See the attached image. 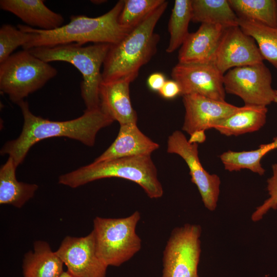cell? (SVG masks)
Here are the masks:
<instances>
[{
  "label": "cell",
  "mask_w": 277,
  "mask_h": 277,
  "mask_svg": "<svg viewBox=\"0 0 277 277\" xmlns=\"http://www.w3.org/2000/svg\"><path fill=\"white\" fill-rule=\"evenodd\" d=\"M17 105L24 119L22 132L17 138L6 142L1 149V154H8L17 167L33 145L42 140L66 137L92 147L97 132L114 121L100 108L85 110L82 115L71 120L53 121L33 114L27 101H22Z\"/></svg>",
  "instance_id": "obj_1"
},
{
  "label": "cell",
  "mask_w": 277,
  "mask_h": 277,
  "mask_svg": "<svg viewBox=\"0 0 277 277\" xmlns=\"http://www.w3.org/2000/svg\"><path fill=\"white\" fill-rule=\"evenodd\" d=\"M124 4V1H119L107 13L96 17L72 15L68 24L52 30H40L18 24V29L31 34L30 41L22 48L30 50L72 43L83 46L88 42L116 44L130 32L118 23Z\"/></svg>",
  "instance_id": "obj_2"
},
{
  "label": "cell",
  "mask_w": 277,
  "mask_h": 277,
  "mask_svg": "<svg viewBox=\"0 0 277 277\" xmlns=\"http://www.w3.org/2000/svg\"><path fill=\"white\" fill-rule=\"evenodd\" d=\"M167 5L165 1L120 42L110 45L103 65L102 82L135 79L141 67L156 52L160 35L154 30Z\"/></svg>",
  "instance_id": "obj_3"
},
{
  "label": "cell",
  "mask_w": 277,
  "mask_h": 277,
  "mask_svg": "<svg viewBox=\"0 0 277 277\" xmlns=\"http://www.w3.org/2000/svg\"><path fill=\"white\" fill-rule=\"evenodd\" d=\"M118 177L139 185L151 199L161 197L163 188L150 155H138L93 163L60 175L58 183L75 188L104 178Z\"/></svg>",
  "instance_id": "obj_4"
},
{
  "label": "cell",
  "mask_w": 277,
  "mask_h": 277,
  "mask_svg": "<svg viewBox=\"0 0 277 277\" xmlns=\"http://www.w3.org/2000/svg\"><path fill=\"white\" fill-rule=\"evenodd\" d=\"M110 45L98 43L83 46L72 43L27 50L47 63L65 62L77 68L83 76L81 91L86 110H91L100 108L99 89L102 82L101 68Z\"/></svg>",
  "instance_id": "obj_5"
},
{
  "label": "cell",
  "mask_w": 277,
  "mask_h": 277,
  "mask_svg": "<svg viewBox=\"0 0 277 277\" xmlns=\"http://www.w3.org/2000/svg\"><path fill=\"white\" fill-rule=\"evenodd\" d=\"M140 219L138 211L125 217L94 219L92 232L96 253L108 267L120 266L140 250L142 240L136 232Z\"/></svg>",
  "instance_id": "obj_6"
},
{
  "label": "cell",
  "mask_w": 277,
  "mask_h": 277,
  "mask_svg": "<svg viewBox=\"0 0 277 277\" xmlns=\"http://www.w3.org/2000/svg\"><path fill=\"white\" fill-rule=\"evenodd\" d=\"M57 73L56 69L48 63L23 49L0 63V90L17 104Z\"/></svg>",
  "instance_id": "obj_7"
},
{
  "label": "cell",
  "mask_w": 277,
  "mask_h": 277,
  "mask_svg": "<svg viewBox=\"0 0 277 277\" xmlns=\"http://www.w3.org/2000/svg\"><path fill=\"white\" fill-rule=\"evenodd\" d=\"M201 227L186 224L172 230L163 253L162 277H199Z\"/></svg>",
  "instance_id": "obj_8"
},
{
  "label": "cell",
  "mask_w": 277,
  "mask_h": 277,
  "mask_svg": "<svg viewBox=\"0 0 277 277\" xmlns=\"http://www.w3.org/2000/svg\"><path fill=\"white\" fill-rule=\"evenodd\" d=\"M272 80L270 70L263 62L229 70L224 74L223 84L226 93L238 96L245 105L266 107L275 96Z\"/></svg>",
  "instance_id": "obj_9"
},
{
  "label": "cell",
  "mask_w": 277,
  "mask_h": 277,
  "mask_svg": "<svg viewBox=\"0 0 277 277\" xmlns=\"http://www.w3.org/2000/svg\"><path fill=\"white\" fill-rule=\"evenodd\" d=\"M167 152L180 155L188 166L191 182L197 187L202 201L208 210L215 209L220 193V177L210 174L203 167L199 157L198 144H191L180 131H174L167 143Z\"/></svg>",
  "instance_id": "obj_10"
},
{
  "label": "cell",
  "mask_w": 277,
  "mask_h": 277,
  "mask_svg": "<svg viewBox=\"0 0 277 277\" xmlns=\"http://www.w3.org/2000/svg\"><path fill=\"white\" fill-rule=\"evenodd\" d=\"M172 80L180 86L181 95L198 94L219 101H225L223 74L213 62L178 63L172 69Z\"/></svg>",
  "instance_id": "obj_11"
},
{
  "label": "cell",
  "mask_w": 277,
  "mask_h": 277,
  "mask_svg": "<svg viewBox=\"0 0 277 277\" xmlns=\"http://www.w3.org/2000/svg\"><path fill=\"white\" fill-rule=\"evenodd\" d=\"M55 252L73 277H106L108 266L97 254L92 231L85 236H66Z\"/></svg>",
  "instance_id": "obj_12"
},
{
  "label": "cell",
  "mask_w": 277,
  "mask_h": 277,
  "mask_svg": "<svg viewBox=\"0 0 277 277\" xmlns=\"http://www.w3.org/2000/svg\"><path fill=\"white\" fill-rule=\"evenodd\" d=\"M263 60L255 40L236 26L225 29L213 63L224 74L232 68L263 63Z\"/></svg>",
  "instance_id": "obj_13"
},
{
  "label": "cell",
  "mask_w": 277,
  "mask_h": 277,
  "mask_svg": "<svg viewBox=\"0 0 277 277\" xmlns=\"http://www.w3.org/2000/svg\"><path fill=\"white\" fill-rule=\"evenodd\" d=\"M183 102L185 114L182 130L189 135L197 130L213 128L239 108L198 94L183 95Z\"/></svg>",
  "instance_id": "obj_14"
},
{
  "label": "cell",
  "mask_w": 277,
  "mask_h": 277,
  "mask_svg": "<svg viewBox=\"0 0 277 277\" xmlns=\"http://www.w3.org/2000/svg\"><path fill=\"white\" fill-rule=\"evenodd\" d=\"M225 29L220 25L201 24L196 31L189 33L181 46L179 63L213 62Z\"/></svg>",
  "instance_id": "obj_15"
},
{
  "label": "cell",
  "mask_w": 277,
  "mask_h": 277,
  "mask_svg": "<svg viewBox=\"0 0 277 277\" xmlns=\"http://www.w3.org/2000/svg\"><path fill=\"white\" fill-rule=\"evenodd\" d=\"M129 78L102 82L99 89L100 108L120 125L137 123V114L130 100Z\"/></svg>",
  "instance_id": "obj_16"
},
{
  "label": "cell",
  "mask_w": 277,
  "mask_h": 277,
  "mask_svg": "<svg viewBox=\"0 0 277 277\" xmlns=\"http://www.w3.org/2000/svg\"><path fill=\"white\" fill-rule=\"evenodd\" d=\"M160 145L144 134L137 126V123L120 125L114 141L94 162L108 160L150 155Z\"/></svg>",
  "instance_id": "obj_17"
},
{
  "label": "cell",
  "mask_w": 277,
  "mask_h": 277,
  "mask_svg": "<svg viewBox=\"0 0 277 277\" xmlns=\"http://www.w3.org/2000/svg\"><path fill=\"white\" fill-rule=\"evenodd\" d=\"M0 8L18 17L27 26L37 29H56L64 22L63 16L50 9L43 0H1Z\"/></svg>",
  "instance_id": "obj_18"
},
{
  "label": "cell",
  "mask_w": 277,
  "mask_h": 277,
  "mask_svg": "<svg viewBox=\"0 0 277 277\" xmlns=\"http://www.w3.org/2000/svg\"><path fill=\"white\" fill-rule=\"evenodd\" d=\"M63 265L48 242L36 241L33 243V250L24 255L23 275V277H59L64 272Z\"/></svg>",
  "instance_id": "obj_19"
},
{
  "label": "cell",
  "mask_w": 277,
  "mask_h": 277,
  "mask_svg": "<svg viewBox=\"0 0 277 277\" xmlns=\"http://www.w3.org/2000/svg\"><path fill=\"white\" fill-rule=\"evenodd\" d=\"M267 111L266 106L245 105L217 123L213 128L226 136H238L256 131L266 123Z\"/></svg>",
  "instance_id": "obj_20"
},
{
  "label": "cell",
  "mask_w": 277,
  "mask_h": 277,
  "mask_svg": "<svg viewBox=\"0 0 277 277\" xmlns=\"http://www.w3.org/2000/svg\"><path fill=\"white\" fill-rule=\"evenodd\" d=\"M16 168L13 159L9 156L0 169V204L21 208L33 197L38 186L18 181Z\"/></svg>",
  "instance_id": "obj_21"
},
{
  "label": "cell",
  "mask_w": 277,
  "mask_h": 277,
  "mask_svg": "<svg viewBox=\"0 0 277 277\" xmlns=\"http://www.w3.org/2000/svg\"><path fill=\"white\" fill-rule=\"evenodd\" d=\"M194 23L220 25L227 28L239 26L238 18L228 0H192Z\"/></svg>",
  "instance_id": "obj_22"
},
{
  "label": "cell",
  "mask_w": 277,
  "mask_h": 277,
  "mask_svg": "<svg viewBox=\"0 0 277 277\" xmlns=\"http://www.w3.org/2000/svg\"><path fill=\"white\" fill-rule=\"evenodd\" d=\"M228 1L238 18L277 27V1Z\"/></svg>",
  "instance_id": "obj_23"
},
{
  "label": "cell",
  "mask_w": 277,
  "mask_h": 277,
  "mask_svg": "<svg viewBox=\"0 0 277 277\" xmlns=\"http://www.w3.org/2000/svg\"><path fill=\"white\" fill-rule=\"evenodd\" d=\"M276 148L277 137H275L272 142L262 144L254 150L241 152L228 150L220 155V159L225 169L229 171L247 169L262 175L265 170L261 164V159L269 152Z\"/></svg>",
  "instance_id": "obj_24"
},
{
  "label": "cell",
  "mask_w": 277,
  "mask_h": 277,
  "mask_svg": "<svg viewBox=\"0 0 277 277\" xmlns=\"http://www.w3.org/2000/svg\"><path fill=\"white\" fill-rule=\"evenodd\" d=\"M238 22L241 30L255 40L263 59L277 69V27L239 18Z\"/></svg>",
  "instance_id": "obj_25"
},
{
  "label": "cell",
  "mask_w": 277,
  "mask_h": 277,
  "mask_svg": "<svg viewBox=\"0 0 277 277\" xmlns=\"http://www.w3.org/2000/svg\"><path fill=\"white\" fill-rule=\"evenodd\" d=\"M192 15V0L175 1L168 23L170 39L167 53H172L182 45L189 34Z\"/></svg>",
  "instance_id": "obj_26"
},
{
  "label": "cell",
  "mask_w": 277,
  "mask_h": 277,
  "mask_svg": "<svg viewBox=\"0 0 277 277\" xmlns=\"http://www.w3.org/2000/svg\"><path fill=\"white\" fill-rule=\"evenodd\" d=\"M165 1L164 0H124V4L118 17V23L123 28L131 31Z\"/></svg>",
  "instance_id": "obj_27"
},
{
  "label": "cell",
  "mask_w": 277,
  "mask_h": 277,
  "mask_svg": "<svg viewBox=\"0 0 277 277\" xmlns=\"http://www.w3.org/2000/svg\"><path fill=\"white\" fill-rule=\"evenodd\" d=\"M31 34L12 25L5 24L0 28V63L5 61L19 46L28 43Z\"/></svg>",
  "instance_id": "obj_28"
},
{
  "label": "cell",
  "mask_w": 277,
  "mask_h": 277,
  "mask_svg": "<svg viewBox=\"0 0 277 277\" xmlns=\"http://www.w3.org/2000/svg\"><path fill=\"white\" fill-rule=\"evenodd\" d=\"M272 169L273 175L267 181L270 197L253 213L251 219L253 222L260 220L269 209H277V163L272 165Z\"/></svg>",
  "instance_id": "obj_29"
},
{
  "label": "cell",
  "mask_w": 277,
  "mask_h": 277,
  "mask_svg": "<svg viewBox=\"0 0 277 277\" xmlns=\"http://www.w3.org/2000/svg\"><path fill=\"white\" fill-rule=\"evenodd\" d=\"M159 94L166 99H172L181 95V90L179 84L173 80H166Z\"/></svg>",
  "instance_id": "obj_30"
},
{
  "label": "cell",
  "mask_w": 277,
  "mask_h": 277,
  "mask_svg": "<svg viewBox=\"0 0 277 277\" xmlns=\"http://www.w3.org/2000/svg\"><path fill=\"white\" fill-rule=\"evenodd\" d=\"M165 75L160 72H155L149 75L147 85L152 91H159L166 82Z\"/></svg>",
  "instance_id": "obj_31"
},
{
  "label": "cell",
  "mask_w": 277,
  "mask_h": 277,
  "mask_svg": "<svg viewBox=\"0 0 277 277\" xmlns=\"http://www.w3.org/2000/svg\"><path fill=\"white\" fill-rule=\"evenodd\" d=\"M206 135L205 131L197 130L190 135V138L188 142L191 144L203 143L206 140Z\"/></svg>",
  "instance_id": "obj_32"
},
{
  "label": "cell",
  "mask_w": 277,
  "mask_h": 277,
  "mask_svg": "<svg viewBox=\"0 0 277 277\" xmlns=\"http://www.w3.org/2000/svg\"><path fill=\"white\" fill-rule=\"evenodd\" d=\"M59 277H73L71 274L68 271H64L63 273Z\"/></svg>",
  "instance_id": "obj_33"
},
{
  "label": "cell",
  "mask_w": 277,
  "mask_h": 277,
  "mask_svg": "<svg viewBox=\"0 0 277 277\" xmlns=\"http://www.w3.org/2000/svg\"><path fill=\"white\" fill-rule=\"evenodd\" d=\"M92 3L95 4H100L102 3H105V1H91Z\"/></svg>",
  "instance_id": "obj_34"
},
{
  "label": "cell",
  "mask_w": 277,
  "mask_h": 277,
  "mask_svg": "<svg viewBox=\"0 0 277 277\" xmlns=\"http://www.w3.org/2000/svg\"><path fill=\"white\" fill-rule=\"evenodd\" d=\"M273 102L277 103V90H275V93Z\"/></svg>",
  "instance_id": "obj_35"
}]
</instances>
